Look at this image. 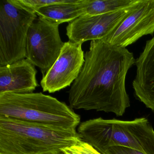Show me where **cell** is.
<instances>
[{
  "mask_svg": "<svg viewBox=\"0 0 154 154\" xmlns=\"http://www.w3.org/2000/svg\"><path fill=\"white\" fill-rule=\"evenodd\" d=\"M135 62L126 48L103 40L91 41L82 68L68 92L70 107L122 116L130 105L126 76Z\"/></svg>",
  "mask_w": 154,
  "mask_h": 154,
  "instance_id": "1",
  "label": "cell"
},
{
  "mask_svg": "<svg viewBox=\"0 0 154 154\" xmlns=\"http://www.w3.org/2000/svg\"><path fill=\"white\" fill-rule=\"evenodd\" d=\"M80 140L75 129L0 116V154H48Z\"/></svg>",
  "mask_w": 154,
  "mask_h": 154,
  "instance_id": "2",
  "label": "cell"
},
{
  "mask_svg": "<svg viewBox=\"0 0 154 154\" xmlns=\"http://www.w3.org/2000/svg\"><path fill=\"white\" fill-rule=\"evenodd\" d=\"M77 132L82 140L102 154L116 146L154 154V130L146 118L131 121L92 119L80 123Z\"/></svg>",
  "mask_w": 154,
  "mask_h": 154,
  "instance_id": "3",
  "label": "cell"
},
{
  "mask_svg": "<svg viewBox=\"0 0 154 154\" xmlns=\"http://www.w3.org/2000/svg\"><path fill=\"white\" fill-rule=\"evenodd\" d=\"M0 116L65 129H75L81 121L65 103L41 92L0 93Z\"/></svg>",
  "mask_w": 154,
  "mask_h": 154,
  "instance_id": "4",
  "label": "cell"
},
{
  "mask_svg": "<svg viewBox=\"0 0 154 154\" xmlns=\"http://www.w3.org/2000/svg\"><path fill=\"white\" fill-rule=\"evenodd\" d=\"M37 17L17 0H0V66L26 58L28 32Z\"/></svg>",
  "mask_w": 154,
  "mask_h": 154,
  "instance_id": "5",
  "label": "cell"
},
{
  "mask_svg": "<svg viewBox=\"0 0 154 154\" xmlns=\"http://www.w3.org/2000/svg\"><path fill=\"white\" fill-rule=\"evenodd\" d=\"M59 26L38 16L28 32L26 58L40 69L43 77L53 66L64 45Z\"/></svg>",
  "mask_w": 154,
  "mask_h": 154,
  "instance_id": "6",
  "label": "cell"
},
{
  "mask_svg": "<svg viewBox=\"0 0 154 154\" xmlns=\"http://www.w3.org/2000/svg\"><path fill=\"white\" fill-rule=\"evenodd\" d=\"M154 34V0H137L118 26L102 40L126 48L147 35Z\"/></svg>",
  "mask_w": 154,
  "mask_h": 154,
  "instance_id": "7",
  "label": "cell"
},
{
  "mask_svg": "<svg viewBox=\"0 0 154 154\" xmlns=\"http://www.w3.org/2000/svg\"><path fill=\"white\" fill-rule=\"evenodd\" d=\"M82 43L65 42L60 55L41 81L43 91L53 93L70 86L85 63Z\"/></svg>",
  "mask_w": 154,
  "mask_h": 154,
  "instance_id": "8",
  "label": "cell"
},
{
  "mask_svg": "<svg viewBox=\"0 0 154 154\" xmlns=\"http://www.w3.org/2000/svg\"><path fill=\"white\" fill-rule=\"evenodd\" d=\"M131 7L107 14L92 17L82 16L77 18L66 26V35L69 41L83 44L87 41L104 39L128 15Z\"/></svg>",
  "mask_w": 154,
  "mask_h": 154,
  "instance_id": "9",
  "label": "cell"
},
{
  "mask_svg": "<svg viewBox=\"0 0 154 154\" xmlns=\"http://www.w3.org/2000/svg\"><path fill=\"white\" fill-rule=\"evenodd\" d=\"M135 64L136 75L132 82L134 94L154 112V36L146 42Z\"/></svg>",
  "mask_w": 154,
  "mask_h": 154,
  "instance_id": "10",
  "label": "cell"
},
{
  "mask_svg": "<svg viewBox=\"0 0 154 154\" xmlns=\"http://www.w3.org/2000/svg\"><path fill=\"white\" fill-rule=\"evenodd\" d=\"M35 66L27 58L0 66V93H33L38 86Z\"/></svg>",
  "mask_w": 154,
  "mask_h": 154,
  "instance_id": "11",
  "label": "cell"
},
{
  "mask_svg": "<svg viewBox=\"0 0 154 154\" xmlns=\"http://www.w3.org/2000/svg\"><path fill=\"white\" fill-rule=\"evenodd\" d=\"M85 0H71L70 2L50 5L36 10L38 17L60 25L70 23L85 13Z\"/></svg>",
  "mask_w": 154,
  "mask_h": 154,
  "instance_id": "12",
  "label": "cell"
},
{
  "mask_svg": "<svg viewBox=\"0 0 154 154\" xmlns=\"http://www.w3.org/2000/svg\"><path fill=\"white\" fill-rule=\"evenodd\" d=\"M136 0H85L84 16L92 17L126 9Z\"/></svg>",
  "mask_w": 154,
  "mask_h": 154,
  "instance_id": "13",
  "label": "cell"
},
{
  "mask_svg": "<svg viewBox=\"0 0 154 154\" xmlns=\"http://www.w3.org/2000/svg\"><path fill=\"white\" fill-rule=\"evenodd\" d=\"M62 151L64 154H102L82 140L73 145L63 148Z\"/></svg>",
  "mask_w": 154,
  "mask_h": 154,
  "instance_id": "14",
  "label": "cell"
},
{
  "mask_svg": "<svg viewBox=\"0 0 154 154\" xmlns=\"http://www.w3.org/2000/svg\"><path fill=\"white\" fill-rule=\"evenodd\" d=\"M25 7L35 11L44 7L60 3L70 2L71 0H17Z\"/></svg>",
  "mask_w": 154,
  "mask_h": 154,
  "instance_id": "15",
  "label": "cell"
},
{
  "mask_svg": "<svg viewBox=\"0 0 154 154\" xmlns=\"http://www.w3.org/2000/svg\"><path fill=\"white\" fill-rule=\"evenodd\" d=\"M103 154H145V153L131 148L116 146L108 148Z\"/></svg>",
  "mask_w": 154,
  "mask_h": 154,
  "instance_id": "16",
  "label": "cell"
},
{
  "mask_svg": "<svg viewBox=\"0 0 154 154\" xmlns=\"http://www.w3.org/2000/svg\"><path fill=\"white\" fill-rule=\"evenodd\" d=\"M48 154H64L63 151H57V152H53V153H49Z\"/></svg>",
  "mask_w": 154,
  "mask_h": 154,
  "instance_id": "17",
  "label": "cell"
}]
</instances>
